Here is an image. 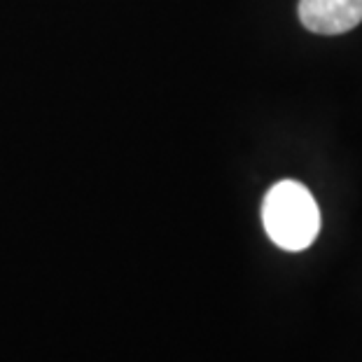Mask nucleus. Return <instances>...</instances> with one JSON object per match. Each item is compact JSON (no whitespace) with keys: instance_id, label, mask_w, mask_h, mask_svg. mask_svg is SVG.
Instances as JSON below:
<instances>
[{"instance_id":"obj_2","label":"nucleus","mask_w":362,"mask_h":362,"mask_svg":"<svg viewBox=\"0 0 362 362\" xmlns=\"http://www.w3.org/2000/svg\"><path fill=\"white\" fill-rule=\"evenodd\" d=\"M299 21L318 35H341L362 21V0H299Z\"/></svg>"},{"instance_id":"obj_1","label":"nucleus","mask_w":362,"mask_h":362,"mask_svg":"<svg viewBox=\"0 0 362 362\" xmlns=\"http://www.w3.org/2000/svg\"><path fill=\"white\" fill-rule=\"evenodd\" d=\"M262 222L269 238L283 250H306L320 232V208L302 182L281 180L267 192Z\"/></svg>"}]
</instances>
